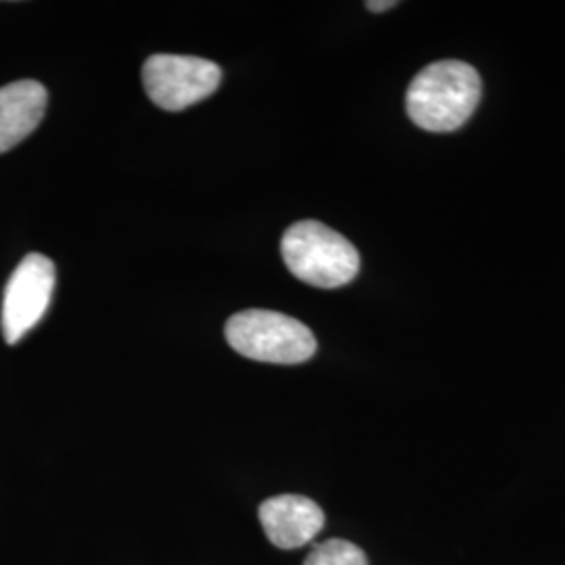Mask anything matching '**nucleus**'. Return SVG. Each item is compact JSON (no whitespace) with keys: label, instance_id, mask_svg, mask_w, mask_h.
<instances>
[{"label":"nucleus","instance_id":"obj_1","mask_svg":"<svg viewBox=\"0 0 565 565\" xmlns=\"http://www.w3.org/2000/svg\"><path fill=\"white\" fill-rule=\"evenodd\" d=\"M482 99V78L469 63L443 60L422 70L406 90V114L429 132H452Z\"/></svg>","mask_w":565,"mask_h":565},{"label":"nucleus","instance_id":"obj_2","mask_svg":"<svg viewBox=\"0 0 565 565\" xmlns=\"http://www.w3.org/2000/svg\"><path fill=\"white\" fill-rule=\"evenodd\" d=\"M281 254L296 279L321 289L343 287L361 270L356 247L317 221L291 224L282 235Z\"/></svg>","mask_w":565,"mask_h":565},{"label":"nucleus","instance_id":"obj_3","mask_svg":"<svg viewBox=\"0 0 565 565\" xmlns=\"http://www.w3.org/2000/svg\"><path fill=\"white\" fill-rule=\"evenodd\" d=\"M224 338L245 359L270 364H302L317 354L310 327L275 310H242L233 315Z\"/></svg>","mask_w":565,"mask_h":565},{"label":"nucleus","instance_id":"obj_4","mask_svg":"<svg viewBox=\"0 0 565 565\" xmlns=\"http://www.w3.org/2000/svg\"><path fill=\"white\" fill-rule=\"evenodd\" d=\"M223 70L214 61L193 55H151L142 65L149 99L166 111H182L216 93Z\"/></svg>","mask_w":565,"mask_h":565},{"label":"nucleus","instance_id":"obj_5","mask_svg":"<svg viewBox=\"0 0 565 565\" xmlns=\"http://www.w3.org/2000/svg\"><path fill=\"white\" fill-rule=\"evenodd\" d=\"M57 282L53 260L42 254H28L4 287L2 298V335L4 342H21L46 315Z\"/></svg>","mask_w":565,"mask_h":565},{"label":"nucleus","instance_id":"obj_6","mask_svg":"<svg viewBox=\"0 0 565 565\" xmlns=\"http://www.w3.org/2000/svg\"><path fill=\"white\" fill-rule=\"evenodd\" d=\"M258 518L266 539L285 551L308 545L324 525L323 509L302 494L266 499L258 509Z\"/></svg>","mask_w":565,"mask_h":565},{"label":"nucleus","instance_id":"obj_7","mask_svg":"<svg viewBox=\"0 0 565 565\" xmlns=\"http://www.w3.org/2000/svg\"><path fill=\"white\" fill-rule=\"evenodd\" d=\"M49 93L36 81H18L0 86V153L28 139L46 114Z\"/></svg>","mask_w":565,"mask_h":565},{"label":"nucleus","instance_id":"obj_8","mask_svg":"<svg viewBox=\"0 0 565 565\" xmlns=\"http://www.w3.org/2000/svg\"><path fill=\"white\" fill-rule=\"evenodd\" d=\"M303 565H369L361 546L342 539H331L315 546Z\"/></svg>","mask_w":565,"mask_h":565},{"label":"nucleus","instance_id":"obj_9","mask_svg":"<svg viewBox=\"0 0 565 565\" xmlns=\"http://www.w3.org/2000/svg\"><path fill=\"white\" fill-rule=\"evenodd\" d=\"M396 4H398L396 0H387V2H373V0H369V2H366V9L373 11V13H382V11H387V9L396 7Z\"/></svg>","mask_w":565,"mask_h":565}]
</instances>
